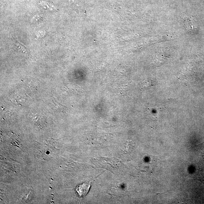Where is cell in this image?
I'll list each match as a JSON object with an SVG mask.
<instances>
[{
    "label": "cell",
    "instance_id": "2",
    "mask_svg": "<svg viewBox=\"0 0 204 204\" xmlns=\"http://www.w3.org/2000/svg\"><path fill=\"white\" fill-rule=\"evenodd\" d=\"M11 48L14 52H20L23 53H27V49L26 47L20 44L15 38H14L13 43L11 46Z\"/></svg>",
    "mask_w": 204,
    "mask_h": 204
},
{
    "label": "cell",
    "instance_id": "1",
    "mask_svg": "<svg viewBox=\"0 0 204 204\" xmlns=\"http://www.w3.org/2000/svg\"><path fill=\"white\" fill-rule=\"evenodd\" d=\"M90 183L85 182L77 186L75 190L79 196L81 197H83L87 194L90 190Z\"/></svg>",
    "mask_w": 204,
    "mask_h": 204
}]
</instances>
